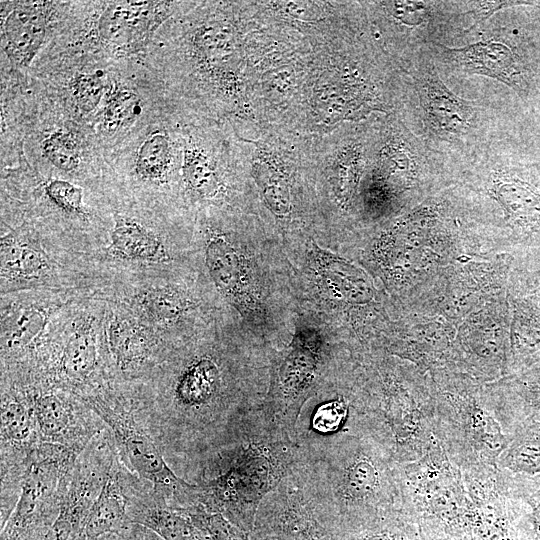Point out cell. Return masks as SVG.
I'll use <instances>...</instances> for the list:
<instances>
[{
  "instance_id": "7402d4cb",
  "label": "cell",
  "mask_w": 540,
  "mask_h": 540,
  "mask_svg": "<svg viewBox=\"0 0 540 540\" xmlns=\"http://www.w3.org/2000/svg\"><path fill=\"white\" fill-rule=\"evenodd\" d=\"M140 100L129 88L114 87L106 95L100 125L107 134H114L131 124L140 112Z\"/></svg>"
},
{
  "instance_id": "ba28073f",
  "label": "cell",
  "mask_w": 540,
  "mask_h": 540,
  "mask_svg": "<svg viewBox=\"0 0 540 540\" xmlns=\"http://www.w3.org/2000/svg\"><path fill=\"white\" fill-rule=\"evenodd\" d=\"M1 462H24L40 443L33 410L22 387H2L1 393Z\"/></svg>"
},
{
  "instance_id": "cb8c5ba5",
  "label": "cell",
  "mask_w": 540,
  "mask_h": 540,
  "mask_svg": "<svg viewBox=\"0 0 540 540\" xmlns=\"http://www.w3.org/2000/svg\"><path fill=\"white\" fill-rule=\"evenodd\" d=\"M183 175L188 186L203 197H213L219 191V181L208 158L196 147L186 150Z\"/></svg>"
},
{
  "instance_id": "1f68e13d",
  "label": "cell",
  "mask_w": 540,
  "mask_h": 540,
  "mask_svg": "<svg viewBox=\"0 0 540 540\" xmlns=\"http://www.w3.org/2000/svg\"><path fill=\"white\" fill-rule=\"evenodd\" d=\"M512 4H514V2H479L476 8L472 10V14L474 15L476 22L478 23L488 18L496 10L510 6Z\"/></svg>"
},
{
  "instance_id": "ac0fdd59",
  "label": "cell",
  "mask_w": 540,
  "mask_h": 540,
  "mask_svg": "<svg viewBox=\"0 0 540 540\" xmlns=\"http://www.w3.org/2000/svg\"><path fill=\"white\" fill-rule=\"evenodd\" d=\"M45 255L33 245L13 236L1 241V275L10 281H30L46 274Z\"/></svg>"
},
{
  "instance_id": "7c38bea8",
  "label": "cell",
  "mask_w": 540,
  "mask_h": 540,
  "mask_svg": "<svg viewBox=\"0 0 540 540\" xmlns=\"http://www.w3.org/2000/svg\"><path fill=\"white\" fill-rule=\"evenodd\" d=\"M443 48L466 72L489 76L515 89H522L523 79L517 58L505 44L485 41L463 48Z\"/></svg>"
},
{
  "instance_id": "8fae6325",
  "label": "cell",
  "mask_w": 540,
  "mask_h": 540,
  "mask_svg": "<svg viewBox=\"0 0 540 540\" xmlns=\"http://www.w3.org/2000/svg\"><path fill=\"white\" fill-rule=\"evenodd\" d=\"M419 93L427 125L433 132L456 136L471 126L472 105L454 95L435 74L420 79Z\"/></svg>"
},
{
  "instance_id": "83f0119b",
  "label": "cell",
  "mask_w": 540,
  "mask_h": 540,
  "mask_svg": "<svg viewBox=\"0 0 540 540\" xmlns=\"http://www.w3.org/2000/svg\"><path fill=\"white\" fill-rule=\"evenodd\" d=\"M45 194L60 209L69 213L83 212L81 187L61 179H52L45 185Z\"/></svg>"
},
{
  "instance_id": "7a4b0ae2",
  "label": "cell",
  "mask_w": 540,
  "mask_h": 540,
  "mask_svg": "<svg viewBox=\"0 0 540 540\" xmlns=\"http://www.w3.org/2000/svg\"><path fill=\"white\" fill-rule=\"evenodd\" d=\"M401 504L420 536L468 540V500L462 470L438 439L417 460L398 464Z\"/></svg>"
},
{
  "instance_id": "f546056e",
  "label": "cell",
  "mask_w": 540,
  "mask_h": 540,
  "mask_svg": "<svg viewBox=\"0 0 540 540\" xmlns=\"http://www.w3.org/2000/svg\"><path fill=\"white\" fill-rule=\"evenodd\" d=\"M78 525L73 517L60 507L59 514L44 535L43 540H69L78 532Z\"/></svg>"
},
{
  "instance_id": "4dcf8cb0",
  "label": "cell",
  "mask_w": 540,
  "mask_h": 540,
  "mask_svg": "<svg viewBox=\"0 0 540 540\" xmlns=\"http://www.w3.org/2000/svg\"><path fill=\"white\" fill-rule=\"evenodd\" d=\"M120 537L122 540H163L151 530L135 523H132Z\"/></svg>"
},
{
  "instance_id": "d4e9b609",
  "label": "cell",
  "mask_w": 540,
  "mask_h": 540,
  "mask_svg": "<svg viewBox=\"0 0 540 540\" xmlns=\"http://www.w3.org/2000/svg\"><path fill=\"white\" fill-rule=\"evenodd\" d=\"M45 325V315L36 309L26 310L17 319L2 343V354L13 356L27 349Z\"/></svg>"
},
{
  "instance_id": "44dd1931",
  "label": "cell",
  "mask_w": 540,
  "mask_h": 540,
  "mask_svg": "<svg viewBox=\"0 0 540 540\" xmlns=\"http://www.w3.org/2000/svg\"><path fill=\"white\" fill-rule=\"evenodd\" d=\"M494 191L511 217L526 222L540 219V196L528 184L516 180L498 182Z\"/></svg>"
},
{
  "instance_id": "30bf717a",
  "label": "cell",
  "mask_w": 540,
  "mask_h": 540,
  "mask_svg": "<svg viewBox=\"0 0 540 540\" xmlns=\"http://www.w3.org/2000/svg\"><path fill=\"white\" fill-rule=\"evenodd\" d=\"M46 4L20 2L2 21L5 50L18 65H29L45 41L48 25Z\"/></svg>"
},
{
  "instance_id": "ffe728a7",
  "label": "cell",
  "mask_w": 540,
  "mask_h": 540,
  "mask_svg": "<svg viewBox=\"0 0 540 540\" xmlns=\"http://www.w3.org/2000/svg\"><path fill=\"white\" fill-rule=\"evenodd\" d=\"M384 481L377 461L360 452L346 469L343 493L354 503H366L384 491Z\"/></svg>"
},
{
  "instance_id": "4316f807",
  "label": "cell",
  "mask_w": 540,
  "mask_h": 540,
  "mask_svg": "<svg viewBox=\"0 0 540 540\" xmlns=\"http://www.w3.org/2000/svg\"><path fill=\"white\" fill-rule=\"evenodd\" d=\"M76 104L83 111L93 110L105 94V84L100 74H78L71 84Z\"/></svg>"
},
{
  "instance_id": "52a82bcc",
  "label": "cell",
  "mask_w": 540,
  "mask_h": 540,
  "mask_svg": "<svg viewBox=\"0 0 540 540\" xmlns=\"http://www.w3.org/2000/svg\"><path fill=\"white\" fill-rule=\"evenodd\" d=\"M127 471L117 453L98 497L75 534L78 539L97 540L106 535L120 536L132 524L127 510Z\"/></svg>"
},
{
  "instance_id": "d6986e66",
  "label": "cell",
  "mask_w": 540,
  "mask_h": 540,
  "mask_svg": "<svg viewBox=\"0 0 540 540\" xmlns=\"http://www.w3.org/2000/svg\"><path fill=\"white\" fill-rule=\"evenodd\" d=\"M171 163L172 145L166 132H150L136 150L134 168L138 177L151 183L163 182Z\"/></svg>"
},
{
  "instance_id": "9a60e30c",
  "label": "cell",
  "mask_w": 540,
  "mask_h": 540,
  "mask_svg": "<svg viewBox=\"0 0 540 540\" xmlns=\"http://www.w3.org/2000/svg\"><path fill=\"white\" fill-rule=\"evenodd\" d=\"M110 252L125 260L160 263L169 260L160 238L138 220L118 216L110 233Z\"/></svg>"
},
{
  "instance_id": "f1b7e54d",
  "label": "cell",
  "mask_w": 540,
  "mask_h": 540,
  "mask_svg": "<svg viewBox=\"0 0 540 540\" xmlns=\"http://www.w3.org/2000/svg\"><path fill=\"white\" fill-rule=\"evenodd\" d=\"M348 415V406L342 400L321 405L314 417L313 427L322 433H330L339 429Z\"/></svg>"
},
{
  "instance_id": "5b68a950",
  "label": "cell",
  "mask_w": 540,
  "mask_h": 540,
  "mask_svg": "<svg viewBox=\"0 0 540 540\" xmlns=\"http://www.w3.org/2000/svg\"><path fill=\"white\" fill-rule=\"evenodd\" d=\"M30 401L41 442L66 446L78 453L106 429L101 418L70 391L52 386L23 387Z\"/></svg>"
},
{
  "instance_id": "3957f363",
  "label": "cell",
  "mask_w": 540,
  "mask_h": 540,
  "mask_svg": "<svg viewBox=\"0 0 540 540\" xmlns=\"http://www.w3.org/2000/svg\"><path fill=\"white\" fill-rule=\"evenodd\" d=\"M103 421L124 466L150 483L154 493L172 508L185 510L201 500V487L179 478L130 400L93 392L81 398Z\"/></svg>"
},
{
  "instance_id": "2e32d148",
  "label": "cell",
  "mask_w": 540,
  "mask_h": 540,
  "mask_svg": "<svg viewBox=\"0 0 540 540\" xmlns=\"http://www.w3.org/2000/svg\"><path fill=\"white\" fill-rule=\"evenodd\" d=\"M206 260L220 291L238 306L248 304V283L235 249L224 238L213 236L207 245Z\"/></svg>"
},
{
  "instance_id": "d6a6232c",
  "label": "cell",
  "mask_w": 540,
  "mask_h": 540,
  "mask_svg": "<svg viewBox=\"0 0 540 540\" xmlns=\"http://www.w3.org/2000/svg\"><path fill=\"white\" fill-rule=\"evenodd\" d=\"M97 540H122L120 536L118 535H106L103 536Z\"/></svg>"
},
{
  "instance_id": "8992f818",
  "label": "cell",
  "mask_w": 540,
  "mask_h": 540,
  "mask_svg": "<svg viewBox=\"0 0 540 540\" xmlns=\"http://www.w3.org/2000/svg\"><path fill=\"white\" fill-rule=\"evenodd\" d=\"M462 473L468 500V540H515L497 466Z\"/></svg>"
},
{
  "instance_id": "9c48e42d",
  "label": "cell",
  "mask_w": 540,
  "mask_h": 540,
  "mask_svg": "<svg viewBox=\"0 0 540 540\" xmlns=\"http://www.w3.org/2000/svg\"><path fill=\"white\" fill-rule=\"evenodd\" d=\"M165 2H113L99 19L100 38L124 47L141 41L164 18Z\"/></svg>"
},
{
  "instance_id": "4fadbf2b",
  "label": "cell",
  "mask_w": 540,
  "mask_h": 540,
  "mask_svg": "<svg viewBox=\"0 0 540 540\" xmlns=\"http://www.w3.org/2000/svg\"><path fill=\"white\" fill-rule=\"evenodd\" d=\"M108 348L115 368L125 377L138 376L154 358L151 338L141 327L123 318L111 321Z\"/></svg>"
},
{
  "instance_id": "277c9868",
  "label": "cell",
  "mask_w": 540,
  "mask_h": 540,
  "mask_svg": "<svg viewBox=\"0 0 540 540\" xmlns=\"http://www.w3.org/2000/svg\"><path fill=\"white\" fill-rule=\"evenodd\" d=\"M80 453L40 442L30 452L17 503L2 525L1 540H43L57 518Z\"/></svg>"
},
{
  "instance_id": "e0dca14e",
  "label": "cell",
  "mask_w": 540,
  "mask_h": 540,
  "mask_svg": "<svg viewBox=\"0 0 540 540\" xmlns=\"http://www.w3.org/2000/svg\"><path fill=\"white\" fill-rule=\"evenodd\" d=\"M497 467L513 474H540V418L533 415L522 422Z\"/></svg>"
},
{
  "instance_id": "6da1fadb",
  "label": "cell",
  "mask_w": 540,
  "mask_h": 540,
  "mask_svg": "<svg viewBox=\"0 0 540 540\" xmlns=\"http://www.w3.org/2000/svg\"><path fill=\"white\" fill-rule=\"evenodd\" d=\"M435 436L462 470L496 467L520 422L508 402L469 392L433 396Z\"/></svg>"
},
{
  "instance_id": "5bb4252c",
  "label": "cell",
  "mask_w": 540,
  "mask_h": 540,
  "mask_svg": "<svg viewBox=\"0 0 540 540\" xmlns=\"http://www.w3.org/2000/svg\"><path fill=\"white\" fill-rule=\"evenodd\" d=\"M99 367V348L92 325L75 327L57 361L58 377L70 387L90 384Z\"/></svg>"
},
{
  "instance_id": "603a6c76",
  "label": "cell",
  "mask_w": 540,
  "mask_h": 540,
  "mask_svg": "<svg viewBox=\"0 0 540 540\" xmlns=\"http://www.w3.org/2000/svg\"><path fill=\"white\" fill-rule=\"evenodd\" d=\"M138 305L147 318L155 323L172 322L188 307L178 292L168 289H153L143 293Z\"/></svg>"
},
{
  "instance_id": "484cf974",
  "label": "cell",
  "mask_w": 540,
  "mask_h": 540,
  "mask_svg": "<svg viewBox=\"0 0 540 540\" xmlns=\"http://www.w3.org/2000/svg\"><path fill=\"white\" fill-rule=\"evenodd\" d=\"M43 154L59 170H76L81 161V153L75 137L68 131L57 129L43 141Z\"/></svg>"
}]
</instances>
